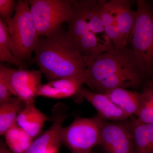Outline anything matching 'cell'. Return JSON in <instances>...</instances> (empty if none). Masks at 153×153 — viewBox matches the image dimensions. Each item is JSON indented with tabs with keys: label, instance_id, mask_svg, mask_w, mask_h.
<instances>
[{
	"label": "cell",
	"instance_id": "1",
	"mask_svg": "<svg viewBox=\"0 0 153 153\" xmlns=\"http://www.w3.org/2000/svg\"><path fill=\"white\" fill-rule=\"evenodd\" d=\"M30 63H35L49 82L85 75L90 61L61 29L48 37H39Z\"/></svg>",
	"mask_w": 153,
	"mask_h": 153
},
{
	"label": "cell",
	"instance_id": "2",
	"mask_svg": "<svg viewBox=\"0 0 153 153\" xmlns=\"http://www.w3.org/2000/svg\"><path fill=\"white\" fill-rule=\"evenodd\" d=\"M135 24L127 47L134 64L146 81L153 79V9L145 0H137Z\"/></svg>",
	"mask_w": 153,
	"mask_h": 153
},
{
	"label": "cell",
	"instance_id": "3",
	"mask_svg": "<svg viewBox=\"0 0 153 153\" xmlns=\"http://www.w3.org/2000/svg\"><path fill=\"white\" fill-rule=\"evenodd\" d=\"M68 36L80 54L92 61L104 52L115 49L108 37L92 32L86 14L85 0L74 1L72 11L66 21Z\"/></svg>",
	"mask_w": 153,
	"mask_h": 153
},
{
	"label": "cell",
	"instance_id": "4",
	"mask_svg": "<svg viewBox=\"0 0 153 153\" xmlns=\"http://www.w3.org/2000/svg\"><path fill=\"white\" fill-rule=\"evenodd\" d=\"M9 29L14 56L24 63L30 62L40 36L31 14L29 1L18 2L12 26Z\"/></svg>",
	"mask_w": 153,
	"mask_h": 153
},
{
	"label": "cell",
	"instance_id": "5",
	"mask_svg": "<svg viewBox=\"0 0 153 153\" xmlns=\"http://www.w3.org/2000/svg\"><path fill=\"white\" fill-rule=\"evenodd\" d=\"M106 121L98 114L91 118H77L62 129L61 140L73 153H89L100 145L102 129Z\"/></svg>",
	"mask_w": 153,
	"mask_h": 153
},
{
	"label": "cell",
	"instance_id": "6",
	"mask_svg": "<svg viewBox=\"0 0 153 153\" xmlns=\"http://www.w3.org/2000/svg\"><path fill=\"white\" fill-rule=\"evenodd\" d=\"M74 1L29 0L30 11L40 37H47L61 29L71 14Z\"/></svg>",
	"mask_w": 153,
	"mask_h": 153
},
{
	"label": "cell",
	"instance_id": "7",
	"mask_svg": "<svg viewBox=\"0 0 153 153\" xmlns=\"http://www.w3.org/2000/svg\"><path fill=\"white\" fill-rule=\"evenodd\" d=\"M134 69L139 71L127 46L114 49L102 53L90 62L85 72V84L91 88L105 78Z\"/></svg>",
	"mask_w": 153,
	"mask_h": 153
},
{
	"label": "cell",
	"instance_id": "8",
	"mask_svg": "<svg viewBox=\"0 0 153 153\" xmlns=\"http://www.w3.org/2000/svg\"><path fill=\"white\" fill-rule=\"evenodd\" d=\"M42 74L40 70H16L0 64V74L5 79L12 94L26 103L35 102Z\"/></svg>",
	"mask_w": 153,
	"mask_h": 153
},
{
	"label": "cell",
	"instance_id": "9",
	"mask_svg": "<svg viewBox=\"0 0 153 153\" xmlns=\"http://www.w3.org/2000/svg\"><path fill=\"white\" fill-rule=\"evenodd\" d=\"M129 119L124 122L106 121L102 129L100 145L108 153H134Z\"/></svg>",
	"mask_w": 153,
	"mask_h": 153
},
{
	"label": "cell",
	"instance_id": "10",
	"mask_svg": "<svg viewBox=\"0 0 153 153\" xmlns=\"http://www.w3.org/2000/svg\"><path fill=\"white\" fill-rule=\"evenodd\" d=\"M67 112V107L65 105H56L52 110V126L42 135L34 140L25 153H44L50 147L60 144L62 142L61 132L63 128V122L68 115Z\"/></svg>",
	"mask_w": 153,
	"mask_h": 153
},
{
	"label": "cell",
	"instance_id": "11",
	"mask_svg": "<svg viewBox=\"0 0 153 153\" xmlns=\"http://www.w3.org/2000/svg\"><path fill=\"white\" fill-rule=\"evenodd\" d=\"M76 96L88 101L97 110L98 114L107 121L124 122L131 117L104 94L95 93L82 86Z\"/></svg>",
	"mask_w": 153,
	"mask_h": 153
},
{
	"label": "cell",
	"instance_id": "12",
	"mask_svg": "<svg viewBox=\"0 0 153 153\" xmlns=\"http://www.w3.org/2000/svg\"><path fill=\"white\" fill-rule=\"evenodd\" d=\"M86 76L61 78L41 84L37 89L36 97L43 96L54 99L68 98L76 96L83 84Z\"/></svg>",
	"mask_w": 153,
	"mask_h": 153
},
{
	"label": "cell",
	"instance_id": "13",
	"mask_svg": "<svg viewBox=\"0 0 153 153\" xmlns=\"http://www.w3.org/2000/svg\"><path fill=\"white\" fill-rule=\"evenodd\" d=\"M109 1L115 13L122 39L126 47L135 24L136 10L134 11L132 8V1L111 0Z\"/></svg>",
	"mask_w": 153,
	"mask_h": 153
},
{
	"label": "cell",
	"instance_id": "14",
	"mask_svg": "<svg viewBox=\"0 0 153 153\" xmlns=\"http://www.w3.org/2000/svg\"><path fill=\"white\" fill-rule=\"evenodd\" d=\"M49 118L36 107L34 102L26 103L17 117V123L30 136L35 138L41 132L45 123L50 120Z\"/></svg>",
	"mask_w": 153,
	"mask_h": 153
},
{
	"label": "cell",
	"instance_id": "15",
	"mask_svg": "<svg viewBox=\"0 0 153 153\" xmlns=\"http://www.w3.org/2000/svg\"><path fill=\"white\" fill-rule=\"evenodd\" d=\"M134 153H153V124L143 123L132 117L129 119Z\"/></svg>",
	"mask_w": 153,
	"mask_h": 153
},
{
	"label": "cell",
	"instance_id": "16",
	"mask_svg": "<svg viewBox=\"0 0 153 153\" xmlns=\"http://www.w3.org/2000/svg\"><path fill=\"white\" fill-rule=\"evenodd\" d=\"M104 94L130 117H137L140 105V92L119 88L108 91Z\"/></svg>",
	"mask_w": 153,
	"mask_h": 153
},
{
	"label": "cell",
	"instance_id": "17",
	"mask_svg": "<svg viewBox=\"0 0 153 153\" xmlns=\"http://www.w3.org/2000/svg\"><path fill=\"white\" fill-rule=\"evenodd\" d=\"M26 103L14 96L0 102V134L4 135L9 129L17 124V119Z\"/></svg>",
	"mask_w": 153,
	"mask_h": 153
},
{
	"label": "cell",
	"instance_id": "18",
	"mask_svg": "<svg viewBox=\"0 0 153 153\" xmlns=\"http://www.w3.org/2000/svg\"><path fill=\"white\" fill-rule=\"evenodd\" d=\"M4 136L7 146L13 153H25L34 141V138L18 124L9 129Z\"/></svg>",
	"mask_w": 153,
	"mask_h": 153
},
{
	"label": "cell",
	"instance_id": "19",
	"mask_svg": "<svg viewBox=\"0 0 153 153\" xmlns=\"http://www.w3.org/2000/svg\"><path fill=\"white\" fill-rule=\"evenodd\" d=\"M0 61L14 64L19 69H27V63L18 60L12 52L11 36L7 26L0 19Z\"/></svg>",
	"mask_w": 153,
	"mask_h": 153
},
{
	"label": "cell",
	"instance_id": "20",
	"mask_svg": "<svg viewBox=\"0 0 153 153\" xmlns=\"http://www.w3.org/2000/svg\"><path fill=\"white\" fill-rule=\"evenodd\" d=\"M140 105L137 118L143 123L153 124V84L147 80L143 85Z\"/></svg>",
	"mask_w": 153,
	"mask_h": 153
},
{
	"label": "cell",
	"instance_id": "21",
	"mask_svg": "<svg viewBox=\"0 0 153 153\" xmlns=\"http://www.w3.org/2000/svg\"><path fill=\"white\" fill-rule=\"evenodd\" d=\"M17 2L14 0H0V17L10 29L13 23V14L16 12Z\"/></svg>",
	"mask_w": 153,
	"mask_h": 153
},
{
	"label": "cell",
	"instance_id": "22",
	"mask_svg": "<svg viewBox=\"0 0 153 153\" xmlns=\"http://www.w3.org/2000/svg\"><path fill=\"white\" fill-rule=\"evenodd\" d=\"M12 95L5 79L2 75H0V102L7 100Z\"/></svg>",
	"mask_w": 153,
	"mask_h": 153
},
{
	"label": "cell",
	"instance_id": "23",
	"mask_svg": "<svg viewBox=\"0 0 153 153\" xmlns=\"http://www.w3.org/2000/svg\"><path fill=\"white\" fill-rule=\"evenodd\" d=\"M0 153H13L7 146L5 143L1 142L0 146Z\"/></svg>",
	"mask_w": 153,
	"mask_h": 153
},
{
	"label": "cell",
	"instance_id": "24",
	"mask_svg": "<svg viewBox=\"0 0 153 153\" xmlns=\"http://www.w3.org/2000/svg\"><path fill=\"white\" fill-rule=\"evenodd\" d=\"M60 144L54 145L50 147L44 153H57Z\"/></svg>",
	"mask_w": 153,
	"mask_h": 153
},
{
	"label": "cell",
	"instance_id": "25",
	"mask_svg": "<svg viewBox=\"0 0 153 153\" xmlns=\"http://www.w3.org/2000/svg\"><path fill=\"white\" fill-rule=\"evenodd\" d=\"M149 81H150V82H152V83L153 84V79L152 80H149Z\"/></svg>",
	"mask_w": 153,
	"mask_h": 153
},
{
	"label": "cell",
	"instance_id": "26",
	"mask_svg": "<svg viewBox=\"0 0 153 153\" xmlns=\"http://www.w3.org/2000/svg\"><path fill=\"white\" fill-rule=\"evenodd\" d=\"M152 7L153 9V4H152Z\"/></svg>",
	"mask_w": 153,
	"mask_h": 153
}]
</instances>
